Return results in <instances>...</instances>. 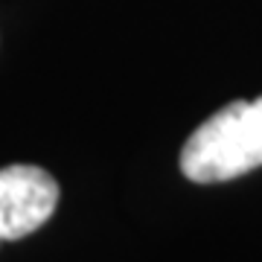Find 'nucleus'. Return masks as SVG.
<instances>
[{
	"instance_id": "3",
	"label": "nucleus",
	"mask_w": 262,
	"mask_h": 262,
	"mask_svg": "<svg viewBox=\"0 0 262 262\" xmlns=\"http://www.w3.org/2000/svg\"><path fill=\"white\" fill-rule=\"evenodd\" d=\"M0 242H3V239H0Z\"/></svg>"
},
{
	"instance_id": "2",
	"label": "nucleus",
	"mask_w": 262,
	"mask_h": 262,
	"mask_svg": "<svg viewBox=\"0 0 262 262\" xmlns=\"http://www.w3.org/2000/svg\"><path fill=\"white\" fill-rule=\"evenodd\" d=\"M58 204V184L47 169L12 163L0 169V239L18 242L47 225Z\"/></svg>"
},
{
	"instance_id": "1",
	"label": "nucleus",
	"mask_w": 262,
	"mask_h": 262,
	"mask_svg": "<svg viewBox=\"0 0 262 262\" xmlns=\"http://www.w3.org/2000/svg\"><path fill=\"white\" fill-rule=\"evenodd\" d=\"M256 166H262V96L215 111L181 151V172L195 184H222Z\"/></svg>"
}]
</instances>
